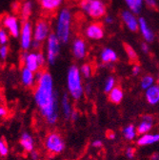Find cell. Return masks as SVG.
Listing matches in <instances>:
<instances>
[{
    "mask_svg": "<svg viewBox=\"0 0 159 160\" xmlns=\"http://www.w3.org/2000/svg\"><path fill=\"white\" fill-rule=\"evenodd\" d=\"M33 97L42 117L50 125L56 124L58 120V100L54 90L53 79L49 72L43 71L34 88Z\"/></svg>",
    "mask_w": 159,
    "mask_h": 160,
    "instance_id": "6da1fadb",
    "label": "cell"
},
{
    "mask_svg": "<svg viewBox=\"0 0 159 160\" xmlns=\"http://www.w3.org/2000/svg\"><path fill=\"white\" fill-rule=\"evenodd\" d=\"M72 14L68 8H63L59 12L55 24V34L62 44H67L72 33Z\"/></svg>",
    "mask_w": 159,
    "mask_h": 160,
    "instance_id": "7a4b0ae2",
    "label": "cell"
},
{
    "mask_svg": "<svg viewBox=\"0 0 159 160\" xmlns=\"http://www.w3.org/2000/svg\"><path fill=\"white\" fill-rule=\"evenodd\" d=\"M67 88L69 94L74 100L81 99L84 93L82 74L77 65H72L67 72Z\"/></svg>",
    "mask_w": 159,
    "mask_h": 160,
    "instance_id": "3957f363",
    "label": "cell"
},
{
    "mask_svg": "<svg viewBox=\"0 0 159 160\" xmlns=\"http://www.w3.org/2000/svg\"><path fill=\"white\" fill-rule=\"evenodd\" d=\"M79 6L91 18L100 19L106 15L107 8L102 0H80Z\"/></svg>",
    "mask_w": 159,
    "mask_h": 160,
    "instance_id": "277c9868",
    "label": "cell"
},
{
    "mask_svg": "<svg viewBox=\"0 0 159 160\" xmlns=\"http://www.w3.org/2000/svg\"><path fill=\"white\" fill-rule=\"evenodd\" d=\"M44 145L46 150L52 154L61 153L65 150V141L63 137L60 133L55 132H51L46 136Z\"/></svg>",
    "mask_w": 159,
    "mask_h": 160,
    "instance_id": "5b68a950",
    "label": "cell"
},
{
    "mask_svg": "<svg viewBox=\"0 0 159 160\" xmlns=\"http://www.w3.org/2000/svg\"><path fill=\"white\" fill-rule=\"evenodd\" d=\"M60 41L54 32H52L47 39V62L50 65H53L60 52Z\"/></svg>",
    "mask_w": 159,
    "mask_h": 160,
    "instance_id": "8992f818",
    "label": "cell"
},
{
    "mask_svg": "<svg viewBox=\"0 0 159 160\" xmlns=\"http://www.w3.org/2000/svg\"><path fill=\"white\" fill-rule=\"evenodd\" d=\"M32 40H33L32 25L29 20L23 21L20 31V45L24 52H27L32 47Z\"/></svg>",
    "mask_w": 159,
    "mask_h": 160,
    "instance_id": "52a82bcc",
    "label": "cell"
},
{
    "mask_svg": "<svg viewBox=\"0 0 159 160\" xmlns=\"http://www.w3.org/2000/svg\"><path fill=\"white\" fill-rule=\"evenodd\" d=\"M51 33H52L51 27L47 20L45 19L37 20L33 27V39L42 43L43 41L48 39Z\"/></svg>",
    "mask_w": 159,
    "mask_h": 160,
    "instance_id": "ba28073f",
    "label": "cell"
},
{
    "mask_svg": "<svg viewBox=\"0 0 159 160\" xmlns=\"http://www.w3.org/2000/svg\"><path fill=\"white\" fill-rule=\"evenodd\" d=\"M2 24H3V27L8 30L9 33L12 37L17 38L20 36L21 28L19 26L18 18L15 15H12V14L5 15L2 19Z\"/></svg>",
    "mask_w": 159,
    "mask_h": 160,
    "instance_id": "9c48e42d",
    "label": "cell"
},
{
    "mask_svg": "<svg viewBox=\"0 0 159 160\" xmlns=\"http://www.w3.org/2000/svg\"><path fill=\"white\" fill-rule=\"evenodd\" d=\"M104 34V27L100 22H92L85 29V35L91 40H100Z\"/></svg>",
    "mask_w": 159,
    "mask_h": 160,
    "instance_id": "30bf717a",
    "label": "cell"
},
{
    "mask_svg": "<svg viewBox=\"0 0 159 160\" xmlns=\"http://www.w3.org/2000/svg\"><path fill=\"white\" fill-rule=\"evenodd\" d=\"M21 62H23L25 68L33 72L40 71V66H39L37 60V52H23L21 56Z\"/></svg>",
    "mask_w": 159,
    "mask_h": 160,
    "instance_id": "8fae6325",
    "label": "cell"
},
{
    "mask_svg": "<svg viewBox=\"0 0 159 160\" xmlns=\"http://www.w3.org/2000/svg\"><path fill=\"white\" fill-rule=\"evenodd\" d=\"M72 54L76 59L78 60L84 59L87 55V50H88L86 41L83 38H75L72 42Z\"/></svg>",
    "mask_w": 159,
    "mask_h": 160,
    "instance_id": "7c38bea8",
    "label": "cell"
},
{
    "mask_svg": "<svg viewBox=\"0 0 159 160\" xmlns=\"http://www.w3.org/2000/svg\"><path fill=\"white\" fill-rule=\"evenodd\" d=\"M121 18L127 29H129L131 32H135L139 30V21L134 15L133 12H132L130 10L128 11H123L121 12Z\"/></svg>",
    "mask_w": 159,
    "mask_h": 160,
    "instance_id": "4fadbf2b",
    "label": "cell"
},
{
    "mask_svg": "<svg viewBox=\"0 0 159 160\" xmlns=\"http://www.w3.org/2000/svg\"><path fill=\"white\" fill-rule=\"evenodd\" d=\"M138 21H139V31H140L144 40L148 43H152L154 40V33L152 30L149 27L147 20L144 17H140L138 18Z\"/></svg>",
    "mask_w": 159,
    "mask_h": 160,
    "instance_id": "5bb4252c",
    "label": "cell"
},
{
    "mask_svg": "<svg viewBox=\"0 0 159 160\" xmlns=\"http://www.w3.org/2000/svg\"><path fill=\"white\" fill-rule=\"evenodd\" d=\"M145 98L146 101L152 106L159 104V86L157 84H154L153 86L146 90Z\"/></svg>",
    "mask_w": 159,
    "mask_h": 160,
    "instance_id": "9a60e30c",
    "label": "cell"
},
{
    "mask_svg": "<svg viewBox=\"0 0 159 160\" xmlns=\"http://www.w3.org/2000/svg\"><path fill=\"white\" fill-rule=\"evenodd\" d=\"M21 82L27 88H32L36 85L35 72L23 67L21 70Z\"/></svg>",
    "mask_w": 159,
    "mask_h": 160,
    "instance_id": "2e32d148",
    "label": "cell"
},
{
    "mask_svg": "<svg viewBox=\"0 0 159 160\" xmlns=\"http://www.w3.org/2000/svg\"><path fill=\"white\" fill-rule=\"evenodd\" d=\"M64 0H39L41 9L49 13L54 12L63 4Z\"/></svg>",
    "mask_w": 159,
    "mask_h": 160,
    "instance_id": "e0dca14e",
    "label": "cell"
},
{
    "mask_svg": "<svg viewBox=\"0 0 159 160\" xmlns=\"http://www.w3.org/2000/svg\"><path fill=\"white\" fill-rule=\"evenodd\" d=\"M100 59H101L102 63L108 65V64L116 62L118 59V55L114 50H112L111 48H104L100 53Z\"/></svg>",
    "mask_w": 159,
    "mask_h": 160,
    "instance_id": "ac0fdd59",
    "label": "cell"
},
{
    "mask_svg": "<svg viewBox=\"0 0 159 160\" xmlns=\"http://www.w3.org/2000/svg\"><path fill=\"white\" fill-rule=\"evenodd\" d=\"M137 145L138 146H149V145H152L155 144L157 142H159V133H146L143 135H140L137 139Z\"/></svg>",
    "mask_w": 159,
    "mask_h": 160,
    "instance_id": "d6986e66",
    "label": "cell"
},
{
    "mask_svg": "<svg viewBox=\"0 0 159 160\" xmlns=\"http://www.w3.org/2000/svg\"><path fill=\"white\" fill-rule=\"evenodd\" d=\"M61 110L63 113V117L66 120L71 119L72 113L73 112V109L72 108V104L70 101V98L67 93H64L62 98H61Z\"/></svg>",
    "mask_w": 159,
    "mask_h": 160,
    "instance_id": "ffe728a7",
    "label": "cell"
},
{
    "mask_svg": "<svg viewBox=\"0 0 159 160\" xmlns=\"http://www.w3.org/2000/svg\"><path fill=\"white\" fill-rule=\"evenodd\" d=\"M123 98H124V91L119 86H115L109 92V100L112 104H120Z\"/></svg>",
    "mask_w": 159,
    "mask_h": 160,
    "instance_id": "44dd1931",
    "label": "cell"
},
{
    "mask_svg": "<svg viewBox=\"0 0 159 160\" xmlns=\"http://www.w3.org/2000/svg\"><path fill=\"white\" fill-rule=\"evenodd\" d=\"M20 145L22 146V148L28 152H33V148H34V142H33V139L32 136L28 133V132H24L21 135L20 138Z\"/></svg>",
    "mask_w": 159,
    "mask_h": 160,
    "instance_id": "7402d4cb",
    "label": "cell"
},
{
    "mask_svg": "<svg viewBox=\"0 0 159 160\" xmlns=\"http://www.w3.org/2000/svg\"><path fill=\"white\" fill-rule=\"evenodd\" d=\"M129 10L134 14H139L142 11L144 0H124Z\"/></svg>",
    "mask_w": 159,
    "mask_h": 160,
    "instance_id": "603a6c76",
    "label": "cell"
},
{
    "mask_svg": "<svg viewBox=\"0 0 159 160\" xmlns=\"http://www.w3.org/2000/svg\"><path fill=\"white\" fill-rule=\"evenodd\" d=\"M122 133H123V136L126 140H128V141H132V140H134L138 134L137 132V130L135 128L134 125L132 124H129L127 125L123 131H122Z\"/></svg>",
    "mask_w": 159,
    "mask_h": 160,
    "instance_id": "cb8c5ba5",
    "label": "cell"
},
{
    "mask_svg": "<svg viewBox=\"0 0 159 160\" xmlns=\"http://www.w3.org/2000/svg\"><path fill=\"white\" fill-rule=\"evenodd\" d=\"M32 2L28 0V1H25L21 8H20V14H21V18L23 21H27L29 19V17L31 16L32 12Z\"/></svg>",
    "mask_w": 159,
    "mask_h": 160,
    "instance_id": "d4e9b609",
    "label": "cell"
},
{
    "mask_svg": "<svg viewBox=\"0 0 159 160\" xmlns=\"http://www.w3.org/2000/svg\"><path fill=\"white\" fill-rule=\"evenodd\" d=\"M152 126H153L152 122H148V121H145V120H142V121L138 124L136 130H137L138 134L143 135V134L149 133L150 131L152 129Z\"/></svg>",
    "mask_w": 159,
    "mask_h": 160,
    "instance_id": "484cf974",
    "label": "cell"
},
{
    "mask_svg": "<svg viewBox=\"0 0 159 160\" xmlns=\"http://www.w3.org/2000/svg\"><path fill=\"white\" fill-rule=\"evenodd\" d=\"M154 82H155V80H154V77L152 75L146 74L140 80V88L142 90L146 91L149 88H151L152 86H153L154 85Z\"/></svg>",
    "mask_w": 159,
    "mask_h": 160,
    "instance_id": "4316f807",
    "label": "cell"
},
{
    "mask_svg": "<svg viewBox=\"0 0 159 160\" xmlns=\"http://www.w3.org/2000/svg\"><path fill=\"white\" fill-rule=\"evenodd\" d=\"M116 86V80L113 76H109L104 82V92L109 93Z\"/></svg>",
    "mask_w": 159,
    "mask_h": 160,
    "instance_id": "83f0119b",
    "label": "cell"
},
{
    "mask_svg": "<svg viewBox=\"0 0 159 160\" xmlns=\"http://www.w3.org/2000/svg\"><path fill=\"white\" fill-rule=\"evenodd\" d=\"M124 48H125L127 56H128V58L131 60V61H132V62L137 61L138 56H137V53L135 52L134 49H133L131 45H128V44H125V45H124Z\"/></svg>",
    "mask_w": 159,
    "mask_h": 160,
    "instance_id": "f1b7e54d",
    "label": "cell"
},
{
    "mask_svg": "<svg viewBox=\"0 0 159 160\" xmlns=\"http://www.w3.org/2000/svg\"><path fill=\"white\" fill-rule=\"evenodd\" d=\"M80 72H81V74H82L85 78H89V77H91L92 72V66H91L89 63H85V64H83V65L81 66Z\"/></svg>",
    "mask_w": 159,
    "mask_h": 160,
    "instance_id": "f546056e",
    "label": "cell"
},
{
    "mask_svg": "<svg viewBox=\"0 0 159 160\" xmlns=\"http://www.w3.org/2000/svg\"><path fill=\"white\" fill-rule=\"evenodd\" d=\"M9 41V33L5 29H0V44L6 45Z\"/></svg>",
    "mask_w": 159,
    "mask_h": 160,
    "instance_id": "4dcf8cb0",
    "label": "cell"
},
{
    "mask_svg": "<svg viewBox=\"0 0 159 160\" xmlns=\"http://www.w3.org/2000/svg\"><path fill=\"white\" fill-rule=\"evenodd\" d=\"M8 152H9V149H8L6 142L3 139H0V155L6 156L8 154Z\"/></svg>",
    "mask_w": 159,
    "mask_h": 160,
    "instance_id": "1f68e13d",
    "label": "cell"
},
{
    "mask_svg": "<svg viewBox=\"0 0 159 160\" xmlns=\"http://www.w3.org/2000/svg\"><path fill=\"white\" fill-rule=\"evenodd\" d=\"M37 60H38V64L40 66V68H43L47 62V57H45L42 52H37Z\"/></svg>",
    "mask_w": 159,
    "mask_h": 160,
    "instance_id": "d6a6232c",
    "label": "cell"
},
{
    "mask_svg": "<svg viewBox=\"0 0 159 160\" xmlns=\"http://www.w3.org/2000/svg\"><path fill=\"white\" fill-rule=\"evenodd\" d=\"M9 53V48L6 45H3L0 47V57L2 59H6Z\"/></svg>",
    "mask_w": 159,
    "mask_h": 160,
    "instance_id": "836d02e7",
    "label": "cell"
},
{
    "mask_svg": "<svg viewBox=\"0 0 159 160\" xmlns=\"http://www.w3.org/2000/svg\"><path fill=\"white\" fill-rule=\"evenodd\" d=\"M125 153H126V156H127L129 159H132V158H134V156H135V149H134L133 147H128V148L126 149Z\"/></svg>",
    "mask_w": 159,
    "mask_h": 160,
    "instance_id": "e575fe53",
    "label": "cell"
},
{
    "mask_svg": "<svg viewBox=\"0 0 159 160\" xmlns=\"http://www.w3.org/2000/svg\"><path fill=\"white\" fill-rule=\"evenodd\" d=\"M144 2L146 4V6L150 9H156L157 8V2L156 0H144Z\"/></svg>",
    "mask_w": 159,
    "mask_h": 160,
    "instance_id": "d590c367",
    "label": "cell"
},
{
    "mask_svg": "<svg viewBox=\"0 0 159 160\" xmlns=\"http://www.w3.org/2000/svg\"><path fill=\"white\" fill-rule=\"evenodd\" d=\"M103 146V141L101 139H95L92 142V147L95 148V149H99Z\"/></svg>",
    "mask_w": 159,
    "mask_h": 160,
    "instance_id": "8d00e7d4",
    "label": "cell"
},
{
    "mask_svg": "<svg viewBox=\"0 0 159 160\" xmlns=\"http://www.w3.org/2000/svg\"><path fill=\"white\" fill-rule=\"evenodd\" d=\"M32 50L34 51H38V50H40L41 48V42H39V41H36V40H32V47H31Z\"/></svg>",
    "mask_w": 159,
    "mask_h": 160,
    "instance_id": "74e56055",
    "label": "cell"
},
{
    "mask_svg": "<svg viewBox=\"0 0 159 160\" xmlns=\"http://www.w3.org/2000/svg\"><path fill=\"white\" fill-rule=\"evenodd\" d=\"M141 72V68L140 66H138V65H134L132 69V73L134 75V76H137L138 74H140Z\"/></svg>",
    "mask_w": 159,
    "mask_h": 160,
    "instance_id": "f35d334b",
    "label": "cell"
},
{
    "mask_svg": "<svg viewBox=\"0 0 159 160\" xmlns=\"http://www.w3.org/2000/svg\"><path fill=\"white\" fill-rule=\"evenodd\" d=\"M113 21H114V19H113L112 16H111V15H105V16H104V22H105L106 24L111 25V24L113 23Z\"/></svg>",
    "mask_w": 159,
    "mask_h": 160,
    "instance_id": "ab89813d",
    "label": "cell"
},
{
    "mask_svg": "<svg viewBox=\"0 0 159 160\" xmlns=\"http://www.w3.org/2000/svg\"><path fill=\"white\" fill-rule=\"evenodd\" d=\"M106 137H107L108 139H110V140H113V139L116 138V134H115V132H112V131H108V132H106Z\"/></svg>",
    "mask_w": 159,
    "mask_h": 160,
    "instance_id": "60d3db41",
    "label": "cell"
},
{
    "mask_svg": "<svg viewBox=\"0 0 159 160\" xmlns=\"http://www.w3.org/2000/svg\"><path fill=\"white\" fill-rule=\"evenodd\" d=\"M141 50H142V52H144V53H149V52H150V48H149V46H148V44H147V42H143L142 44H141Z\"/></svg>",
    "mask_w": 159,
    "mask_h": 160,
    "instance_id": "b9f144b4",
    "label": "cell"
},
{
    "mask_svg": "<svg viewBox=\"0 0 159 160\" xmlns=\"http://www.w3.org/2000/svg\"><path fill=\"white\" fill-rule=\"evenodd\" d=\"M79 117V113L76 110H73L72 113V116H71V120H72V121H76V120L78 119Z\"/></svg>",
    "mask_w": 159,
    "mask_h": 160,
    "instance_id": "7bdbcfd3",
    "label": "cell"
},
{
    "mask_svg": "<svg viewBox=\"0 0 159 160\" xmlns=\"http://www.w3.org/2000/svg\"><path fill=\"white\" fill-rule=\"evenodd\" d=\"M142 120H145V121H148V122H152V123H153V117H152L151 114H145V115H143V117H142Z\"/></svg>",
    "mask_w": 159,
    "mask_h": 160,
    "instance_id": "ee69618b",
    "label": "cell"
},
{
    "mask_svg": "<svg viewBox=\"0 0 159 160\" xmlns=\"http://www.w3.org/2000/svg\"><path fill=\"white\" fill-rule=\"evenodd\" d=\"M84 92H86L87 94H90L92 92V86H91V84H87L86 86H84Z\"/></svg>",
    "mask_w": 159,
    "mask_h": 160,
    "instance_id": "f6af8a7d",
    "label": "cell"
},
{
    "mask_svg": "<svg viewBox=\"0 0 159 160\" xmlns=\"http://www.w3.org/2000/svg\"><path fill=\"white\" fill-rule=\"evenodd\" d=\"M7 114V110L4 107H0V118Z\"/></svg>",
    "mask_w": 159,
    "mask_h": 160,
    "instance_id": "bcb514c9",
    "label": "cell"
},
{
    "mask_svg": "<svg viewBox=\"0 0 159 160\" xmlns=\"http://www.w3.org/2000/svg\"><path fill=\"white\" fill-rule=\"evenodd\" d=\"M151 160H159V153L158 152H153L151 155Z\"/></svg>",
    "mask_w": 159,
    "mask_h": 160,
    "instance_id": "7dc6e473",
    "label": "cell"
},
{
    "mask_svg": "<svg viewBox=\"0 0 159 160\" xmlns=\"http://www.w3.org/2000/svg\"><path fill=\"white\" fill-rule=\"evenodd\" d=\"M31 156H32V160H37L38 159V153L36 152H31Z\"/></svg>",
    "mask_w": 159,
    "mask_h": 160,
    "instance_id": "c3c4849f",
    "label": "cell"
},
{
    "mask_svg": "<svg viewBox=\"0 0 159 160\" xmlns=\"http://www.w3.org/2000/svg\"><path fill=\"white\" fill-rule=\"evenodd\" d=\"M157 85L159 86V76H158V78H157Z\"/></svg>",
    "mask_w": 159,
    "mask_h": 160,
    "instance_id": "681fc988",
    "label": "cell"
},
{
    "mask_svg": "<svg viewBox=\"0 0 159 160\" xmlns=\"http://www.w3.org/2000/svg\"><path fill=\"white\" fill-rule=\"evenodd\" d=\"M0 100H1V95H0Z\"/></svg>",
    "mask_w": 159,
    "mask_h": 160,
    "instance_id": "f907efd6",
    "label": "cell"
}]
</instances>
